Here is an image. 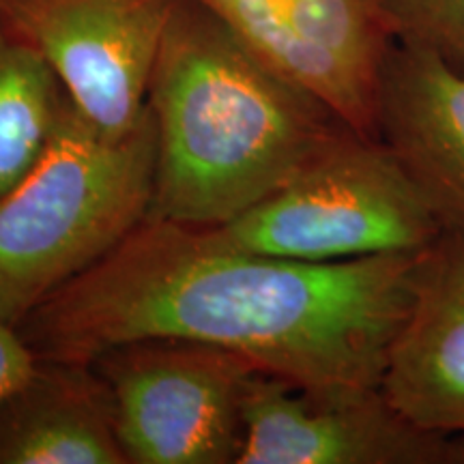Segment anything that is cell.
Listing matches in <instances>:
<instances>
[{
    "mask_svg": "<svg viewBox=\"0 0 464 464\" xmlns=\"http://www.w3.org/2000/svg\"><path fill=\"white\" fill-rule=\"evenodd\" d=\"M194 3L342 123L379 138L382 73L398 42L390 0Z\"/></svg>",
    "mask_w": 464,
    "mask_h": 464,
    "instance_id": "8992f818",
    "label": "cell"
},
{
    "mask_svg": "<svg viewBox=\"0 0 464 464\" xmlns=\"http://www.w3.org/2000/svg\"><path fill=\"white\" fill-rule=\"evenodd\" d=\"M376 136L445 226H464V72L398 39L382 73Z\"/></svg>",
    "mask_w": 464,
    "mask_h": 464,
    "instance_id": "30bf717a",
    "label": "cell"
},
{
    "mask_svg": "<svg viewBox=\"0 0 464 464\" xmlns=\"http://www.w3.org/2000/svg\"><path fill=\"white\" fill-rule=\"evenodd\" d=\"M0 464H127L112 396L92 363L37 357L0 402Z\"/></svg>",
    "mask_w": 464,
    "mask_h": 464,
    "instance_id": "8fae6325",
    "label": "cell"
},
{
    "mask_svg": "<svg viewBox=\"0 0 464 464\" xmlns=\"http://www.w3.org/2000/svg\"><path fill=\"white\" fill-rule=\"evenodd\" d=\"M114 404L127 464H237L256 365L189 340H136L92 359Z\"/></svg>",
    "mask_w": 464,
    "mask_h": 464,
    "instance_id": "5b68a950",
    "label": "cell"
},
{
    "mask_svg": "<svg viewBox=\"0 0 464 464\" xmlns=\"http://www.w3.org/2000/svg\"><path fill=\"white\" fill-rule=\"evenodd\" d=\"M177 0H0V14L45 58L73 106L103 131L147 110Z\"/></svg>",
    "mask_w": 464,
    "mask_h": 464,
    "instance_id": "ba28073f",
    "label": "cell"
},
{
    "mask_svg": "<svg viewBox=\"0 0 464 464\" xmlns=\"http://www.w3.org/2000/svg\"><path fill=\"white\" fill-rule=\"evenodd\" d=\"M400 42L426 45L464 72V0H390Z\"/></svg>",
    "mask_w": 464,
    "mask_h": 464,
    "instance_id": "4fadbf2b",
    "label": "cell"
},
{
    "mask_svg": "<svg viewBox=\"0 0 464 464\" xmlns=\"http://www.w3.org/2000/svg\"><path fill=\"white\" fill-rule=\"evenodd\" d=\"M445 228L385 142L342 127L280 188L208 230L265 256L338 263L421 252Z\"/></svg>",
    "mask_w": 464,
    "mask_h": 464,
    "instance_id": "277c9868",
    "label": "cell"
},
{
    "mask_svg": "<svg viewBox=\"0 0 464 464\" xmlns=\"http://www.w3.org/2000/svg\"><path fill=\"white\" fill-rule=\"evenodd\" d=\"M456 464H464V432L456 434Z\"/></svg>",
    "mask_w": 464,
    "mask_h": 464,
    "instance_id": "9a60e30c",
    "label": "cell"
},
{
    "mask_svg": "<svg viewBox=\"0 0 464 464\" xmlns=\"http://www.w3.org/2000/svg\"><path fill=\"white\" fill-rule=\"evenodd\" d=\"M381 390L417 426L464 432V226H448L421 252Z\"/></svg>",
    "mask_w": 464,
    "mask_h": 464,
    "instance_id": "9c48e42d",
    "label": "cell"
},
{
    "mask_svg": "<svg viewBox=\"0 0 464 464\" xmlns=\"http://www.w3.org/2000/svg\"><path fill=\"white\" fill-rule=\"evenodd\" d=\"M421 252L305 263L149 216L17 332L39 359L91 363L127 342L170 338L239 353L310 390L379 387Z\"/></svg>",
    "mask_w": 464,
    "mask_h": 464,
    "instance_id": "6da1fadb",
    "label": "cell"
},
{
    "mask_svg": "<svg viewBox=\"0 0 464 464\" xmlns=\"http://www.w3.org/2000/svg\"><path fill=\"white\" fill-rule=\"evenodd\" d=\"M147 106L158 130L150 218L216 228L280 188L342 127L194 0H177Z\"/></svg>",
    "mask_w": 464,
    "mask_h": 464,
    "instance_id": "7a4b0ae2",
    "label": "cell"
},
{
    "mask_svg": "<svg viewBox=\"0 0 464 464\" xmlns=\"http://www.w3.org/2000/svg\"><path fill=\"white\" fill-rule=\"evenodd\" d=\"M67 100L45 58L0 14V194L39 158Z\"/></svg>",
    "mask_w": 464,
    "mask_h": 464,
    "instance_id": "7c38bea8",
    "label": "cell"
},
{
    "mask_svg": "<svg viewBox=\"0 0 464 464\" xmlns=\"http://www.w3.org/2000/svg\"><path fill=\"white\" fill-rule=\"evenodd\" d=\"M155 166L149 106L110 133L67 100L39 158L0 194V316L17 327L119 247L149 218Z\"/></svg>",
    "mask_w": 464,
    "mask_h": 464,
    "instance_id": "3957f363",
    "label": "cell"
},
{
    "mask_svg": "<svg viewBox=\"0 0 464 464\" xmlns=\"http://www.w3.org/2000/svg\"><path fill=\"white\" fill-rule=\"evenodd\" d=\"M237 464H456L451 434L417 426L379 387L310 390L256 370Z\"/></svg>",
    "mask_w": 464,
    "mask_h": 464,
    "instance_id": "52a82bcc",
    "label": "cell"
},
{
    "mask_svg": "<svg viewBox=\"0 0 464 464\" xmlns=\"http://www.w3.org/2000/svg\"><path fill=\"white\" fill-rule=\"evenodd\" d=\"M37 355L17 332L15 324L0 316V402L33 372Z\"/></svg>",
    "mask_w": 464,
    "mask_h": 464,
    "instance_id": "5bb4252c",
    "label": "cell"
}]
</instances>
